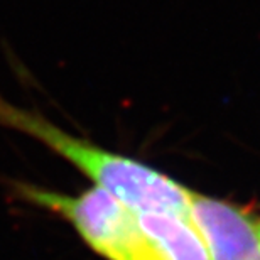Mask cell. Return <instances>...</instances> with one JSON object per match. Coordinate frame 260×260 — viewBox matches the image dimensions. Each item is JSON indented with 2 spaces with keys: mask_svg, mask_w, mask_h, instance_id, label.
<instances>
[{
  "mask_svg": "<svg viewBox=\"0 0 260 260\" xmlns=\"http://www.w3.org/2000/svg\"><path fill=\"white\" fill-rule=\"evenodd\" d=\"M0 125L41 140L110 194L137 211H168L188 216L189 189L137 160L73 137L36 112L0 96Z\"/></svg>",
  "mask_w": 260,
  "mask_h": 260,
  "instance_id": "6da1fadb",
  "label": "cell"
},
{
  "mask_svg": "<svg viewBox=\"0 0 260 260\" xmlns=\"http://www.w3.org/2000/svg\"><path fill=\"white\" fill-rule=\"evenodd\" d=\"M27 201L63 216L88 245L107 260H154L150 243L132 210L100 186L78 196L56 193L32 184H17Z\"/></svg>",
  "mask_w": 260,
  "mask_h": 260,
  "instance_id": "7a4b0ae2",
  "label": "cell"
},
{
  "mask_svg": "<svg viewBox=\"0 0 260 260\" xmlns=\"http://www.w3.org/2000/svg\"><path fill=\"white\" fill-rule=\"evenodd\" d=\"M188 220L210 260H260L258 221L240 208L189 191Z\"/></svg>",
  "mask_w": 260,
  "mask_h": 260,
  "instance_id": "3957f363",
  "label": "cell"
},
{
  "mask_svg": "<svg viewBox=\"0 0 260 260\" xmlns=\"http://www.w3.org/2000/svg\"><path fill=\"white\" fill-rule=\"evenodd\" d=\"M137 223L150 243L154 260H210L188 216L168 211H137Z\"/></svg>",
  "mask_w": 260,
  "mask_h": 260,
  "instance_id": "277c9868",
  "label": "cell"
},
{
  "mask_svg": "<svg viewBox=\"0 0 260 260\" xmlns=\"http://www.w3.org/2000/svg\"><path fill=\"white\" fill-rule=\"evenodd\" d=\"M258 232H260V221H258Z\"/></svg>",
  "mask_w": 260,
  "mask_h": 260,
  "instance_id": "5b68a950",
  "label": "cell"
}]
</instances>
